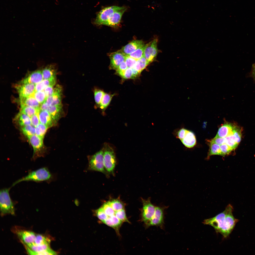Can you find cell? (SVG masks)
I'll return each instance as SVG.
<instances>
[{
    "instance_id": "cell-1",
    "label": "cell",
    "mask_w": 255,
    "mask_h": 255,
    "mask_svg": "<svg viewBox=\"0 0 255 255\" xmlns=\"http://www.w3.org/2000/svg\"><path fill=\"white\" fill-rule=\"evenodd\" d=\"M233 208L228 204L225 210L215 216L204 220L203 223L212 226L217 233H219L223 238L228 237L234 229L239 220L234 216Z\"/></svg>"
},
{
    "instance_id": "cell-2",
    "label": "cell",
    "mask_w": 255,
    "mask_h": 255,
    "mask_svg": "<svg viewBox=\"0 0 255 255\" xmlns=\"http://www.w3.org/2000/svg\"><path fill=\"white\" fill-rule=\"evenodd\" d=\"M101 207L102 209L97 214L98 219L104 224L114 229L119 233V229L123 223L116 216V213L118 211L114 210L107 202L104 203Z\"/></svg>"
},
{
    "instance_id": "cell-3",
    "label": "cell",
    "mask_w": 255,
    "mask_h": 255,
    "mask_svg": "<svg viewBox=\"0 0 255 255\" xmlns=\"http://www.w3.org/2000/svg\"><path fill=\"white\" fill-rule=\"evenodd\" d=\"M52 175L47 168L44 167L29 172L26 176L14 182L12 187L23 181H32L36 182L48 181L51 179Z\"/></svg>"
},
{
    "instance_id": "cell-4",
    "label": "cell",
    "mask_w": 255,
    "mask_h": 255,
    "mask_svg": "<svg viewBox=\"0 0 255 255\" xmlns=\"http://www.w3.org/2000/svg\"><path fill=\"white\" fill-rule=\"evenodd\" d=\"M9 189L10 188H5L0 190V207L2 215L15 214L14 206L9 195Z\"/></svg>"
},
{
    "instance_id": "cell-5",
    "label": "cell",
    "mask_w": 255,
    "mask_h": 255,
    "mask_svg": "<svg viewBox=\"0 0 255 255\" xmlns=\"http://www.w3.org/2000/svg\"><path fill=\"white\" fill-rule=\"evenodd\" d=\"M173 134L186 147L192 148L196 144V140L194 134L184 128L176 129L174 131Z\"/></svg>"
},
{
    "instance_id": "cell-6",
    "label": "cell",
    "mask_w": 255,
    "mask_h": 255,
    "mask_svg": "<svg viewBox=\"0 0 255 255\" xmlns=\"http://www.w3.org/2000/svg\"><path fill=\"white\" fill-rule=\"evenodd\" d=\"M102 149L103 152L105 168L108 172H113L116 163L115 155L114 150L107 143L104 144Z\"/></svg>"
},
{
    "instance_id": "cell-7",
    "label": "cell",
    "mask_w": 255,
    "mask_h": 255,
    "mask_svg": "<svg viewBox=\"0 0 255 255\" xmlns=\"http://www.w3.org/2000/svg\"><path fill=\"white\" fill-rule=\"evenodd\" d=\"M150 197L147 199H142L143 207L141 210V218L145 226H148L153 217L155 210L156 206L151 202Z\"/></svg>"
},
{
    "instance_id": "cell-8",
    "label": "cell",
    "mask_w": 255,
    "mask_h": 255,
    "mask_svg": "<svg viewBox=\"0 0 255 255\" xmlns=\"http://www.w3.org/2000/svg\"><path fill=\"white\" fill-rule=\"evenodd\" d=\"M105 168L102 149L89 158L88 169L104 173Z\"/></svg>"
},
{
    "instance_id": "cell-9",
    "label": "cell",
    "mask_w": 255,
    "mask_h": 255,
    "mask_svg": "<svg viewBox=\"0 0 255 255\" xmlns=\"http://www.w3.org/2000/svg\"><path fill=\"white\" fill-rule=\"evenodd\" d=\"M121 7L113 6L104 8L97 14L94 23L98 26L103 25L115 11Z\"/></svg>"
},
{
    "instance_id": "cell-10",
    "label": "cell",
    "mask_w": 255,
    "mask_h": 255,
    "mask_svg": "<svg viewBox=\"0 0 255 255\" xmlns=\"http://www.w3.org/2000/svg\"><path fill=\"white\" fill-rule=\"evenodd\" d=\"M40 109L46 110L50 114L54 125H56L59 119L62 117L63 114L62 104L53 106H48L45 103L41 105Z\"/></svg>"
},
{
    "instance_id": "cell-11",
    "label": "cell",
    "mask_w": 255,
    "mask_h": 255,
    "mask_svg": "<svg viewBox=\"0 0 255 255\" xmlns=\"http://www.w3.org/2000/svg\"><path fill=\"white\" fill-rule=\"evenodd\" d=\"M158 40L155 38L149 43L146 44L144 50V56L149 64L154 60L157 54Z\"/></svg>"
},
{
    "instance_id": "cell-12",
    "label": "cell",
    "mask_w": 255,
    "mask_h": 255,
    "mask_svg": "<svg viewBox=\"0 0 255 255\" xmlns=\"http://www.w3.org/2000/svg\"><path fill=\"white\" fill-rule=\"evenodd\" d=\"M166 206H156L154 214L149 222L147 227L152 226L162 228L164 223V213Z\"/></svg>"
},
{
    "instance_id": "cell-13",
    "label": "cell",
    "mask_w": 255,
    "mask_h": 255,
    "mask_svg": "<svg viewBox=\"0 0 255 255\" xmlns=\"http://www.w3.org/2000/svg\"><path fill=\"white\" fill-rule=\"evenodd\" d=\"M126 9V7H121L120 8L115 11L103 25L115 28L118 26L122 15Z\"/></svg>"
},
{
    "instance_id": "cell-14",
    "label": "cell",
    "mask_w": 255,
    "mask_h": 255,
    "mask_svg": "<svg viewBox=\"0 0 255 255\" xmlns=\"http://www.w3.org/2000/svg\"><path fill=\"white\" fill-rule=\"evenodd\" d=\"M126 56L120 50L111 53L109 55L110 69L116 70L120 64L125 61Z\"/></svg>"
},
{
    "instance_id": "cell-15",
    "label": "cell",
    "mask_w": 255,
    "mask_h": 255,
    "mask_svg": "<svg viewBox=\"0 0 255 255\" xmlns=\"http://www.w3.org/2000/svg\"><path fill=\"white\" fill-rule=\"evenodd\" d=\"M62 88L59 85H57L54 88L53 94L48 97L44 102L48 106H53L61 104Z\"/></svg>"
},
{
    "instance_id": "cell-16",
    "label": "cell",
    "mask_w": 255,
    "mask_h": 255,
    "mask_svg": "<svg viewBox=\"0 0 255 255\" xmlns=\"http://www.w3.org/2000/svg\"><path fill=\"white\" fill-rule=\"evenodd\" d=\"M16 233L22 243L26 246L33 243L36 235L32 231L26 230H18Z\"/></svg>"
},
{
    "instance_id": "cell-17",
    "label": "cell",
    "mask_w": 255,
    "mask_h": 255,
    "mask_svg": "<svg viewBox=\"0 0 255 255\" xmlns=\"http://www.w3.org/2000/svg\"><path fill=\"white\" fill-rule=\"evenodd\" d=\"M16 87L20 98L30 96L35 91V84H21Z\"/></svg>"
},
{
    "instance_id": "cell-18",
    "label": "cell",
    "mask_w": 255,
    "mask_h": 255,
    "mask_svg": "<svg viewBox=\"0 0 255 255\" xmlns=\"http://www.w3.org/2000/svg\"><path fill=\"white\" fill-rule=\"evenodd\" d=\"M43 80L42 70H38L31 72L27 77L21 81V84L31 83L35 85Z\"/></svg>"
},
{
    "instance_id": "cell-19",
    "label": "cell",
    "mask_w": 255,
    "mask_h": 255,
    "mask_svg": "<svg viewBox=\"0 0 255 255\" xmlns=\"http://www.w3.org/2000/svg\"><path fill=\"white\" fill-rule=\"evenodd\" d=\"M144 45L142 40H134L123 47L120 50L125 55H128Z\"/></svg>"
},
{
    "instance_id": "cell-20",
    "label": "cell",
    "mask_w": 255,
    "mask_h": 255,
    "mask_svg": "<svg viewBox=\"0 0 255 255\" xmlns=\"http://www.w3.org/2000/svg\"><path fill=\"white\" fill-rule=\"evenodd\" d=\"M235 126L230 123H225L219 128L216 136L225 137L233 134Z\"/></svg>"
},
{
    "instance_id": "cell-21",
    "label": "cell",
    "mask_w": 255,
    "mask_h": 255,
    "mask_svg": "<svg viewBox=\"0 0 255 255\" xmlns=\"http://www.w3.org/2000/svg\"><path fill=\"white\" fill-rule=\"evenodd\" d=\"M28 138L33 149V156L42 147L43 139L36 134L29 137Z\"/></svg>"
},
{
    "instance_id": "cell-22",
    "label": "cell",
    "mask_w": 255,
    "mask_h": 255,
    "mask_svg": "<svg viewBox=\"0 0 255 255\" xmlns=\"http://www.w3.org/2000/svg\"><path fill=\"white\" fill-rule=\"evenodd\" d=\"M39 116L40 123L45 125L48 128L54 125L51 116L47 111L40 109Z\"/></svg>"
},
{
    "instance_id": "cell-23",
    "label": "cell",
    "mask_w": 255,
    "mask_h": 255,
    "mask_svg": "<svg viewBox=\"0 0 255 255\" xmlns=\"http://www.w3.org/2000/svg\"><path fill=\"white\" fill-rule=\"evenodd\" d=\"M43 79H56V69L53 64H50L42 70Z\"/></svg>"
},
{
    "instance_id": "cell-24",
    "label": "cell",
    "mask_w": 255,
    "mask_h": 255,
    "mask_svg": "<svg viewBox=\"0 0 255 255\" xmlns=\"http://www.w3.org/2000/svg\"><path fill=\"white\" fill-rule=\"evenodd\" d=\"M21 106H26L40 109L41 104L33 97L20 98Z\"/></svg>"
},
{
    "instance_id": "cell-25",
    "label": "cell",
    "mask_w": 255,
    "mask_h": 255,
    "mask_svg": "<svg viewBox=\"0 0 255 255\" xmlns=\"http://www.w3.org/2000/svg\"><path fill=\"white\" fill-rule=\"evenodd\" d=\"M21 127L31 125L30 117L26 114L20 111L16 116L15 119Z\"/></svg>"
},
{
    "instance_id": "cell-26",
    "label": "cell",
    "mask_w": 255,
    "mask_h": 255,
    "mask_svg": "<svg viewBox=\"0 0 255 255\" xmlns=\"http://www.w3.org/2000/svg\"><path fill=\"white\" fill-rule=\"evenodd\" d=\"M56 79H43L40 82L35 85V91L43 90L47 87L54 86L55 84Z\"/></svg>"
},
{
    "instance_id": "cell-27",
    "label": "cell",
    "mask_w": 255,
    "mask_h": 255,
    "mask_svg": "<svg viewBox=\"0 0 255 255\" xmlns=\"http://www.w3.org/2000/svg\"><path fill=\"white\" fill-rule=\"evenodd\" d=\"M149 64L145 58L143 56L137 60L135 65L133 68L140 74L142 71Z\"/></svg>"
},
{
    "instance_id": "cell-28",
    "label": "cell",
    "mask_w": 255,
    "mask_h": 255,
    "mask_svg": "<svg viewBox=\"0 0 255 255\" xmlns=\"http://www.w3.org/2000/svg\"><path fill=\"white\" fill-rule=\"evenodd\" d=\"M214 155H218L221 156L220 150V145L210 141V149L207 159L209 158L210 156Z\"/></svg>"
},
{
    "instance_id": "cell-29",
    "label": "cell",
    "mask_w": 255,
    "mask_h": 255,
    "mask_svg": "<svg viewBox=\"0 0 255 255\" xmlns=\"http://www.w3.org/2000/svg\"><path fill=\"white\" fill-rule=\"evenodd\" d=\"M114 94L105 93L100 104V108L104 110L109 105Z\"/></svg>"
},
{
    "instance_id": "cell-30",
    "label": "cell",
    "mask_w": 255,
    "mask_h": 255,
    "mask_svg": "<svg viewBox=\"0 0 255 255\" xmlns=\"http://www.w3.org/2000/svg\"><path fill=\"white\" fill-rule=\"evenodd\" d=\"M40 109L34 107L26 106H21L20 111L24 113L30 117L39 112Z\"/></svg>"
},
{
    "instance_id": "cell-31",
    "label": "cell",
    "mask_w": 255,
    "mask_h": 255,
    "mask_svg": "<svg viewBox=\"0 0 255 255\" xmlns=\"http://www.w3.org/2000/svg\"><path fill=\"white\" fill-rule=\"evenodd\" d=\"M50 240L46 237L40 234H36L33 243L31 245H42L50 244Z\"/></svg>"
},
{
    "instance_id": "cell-32",
    "label": "cell",
    "mask_w": 255,
    "mask_h": 255,
    "mask_svg": "<svg viewBox=\"0 0 255 255\" xmlns=\"http://www.w3.org/2000/svg\"><path fill=\"white\" fill-rule=\"evenodd\" d=\"M21 129L23 134L28 138L35 134V128L31 124L22 127Z\"/></svg>"
},
{
    "instance_id": "cell-33",
    "label": "cell",
    "mask_w": 255,
    "mask_h": 255,
    "mask_svg": "<svg viewBox=\"0 0 255 255\" xmlns=\"http://www.w3.org/2000/svg\"><path fill=\"white\" fill-rule=\"evenodd\" d=\"M146 46V44L144 45L129 54L128 56L137 60L140 59L144 56V52Z\"/></svg>"
},
{
    "instance_id": "cell-34",
    "label": "cell",
    "mask_w": 255,
    "mask_h": 255,
    "mask_svg": "<svg viewBox=\"0 0 255 255\" xmlns=\"http://www.w3.org/2000/svg\"><path fill=\"white\" fill-rule=\"evenodd\" d=\"M30 96L34 97L41 104L44 103L47 98L43 91H35Z\"/></svg>"
},
{
    "instance_id": "cell-35",
    "label": "cell",
    "mask_w": 255,
    "mask_h": 255,
    "mask_svg": "<svg viewBox=\"0 0 255 255\" xmlns=\"http://www.w3.org/2000/svg\"><path fill=\"white\" fill-rule=\"evenodd\" d=\"M113 209L116 211H118L124 209V204L120 200H114L107 202Z\"/></svg>"
},
{
    "instance_id": "cell-36",
    "label": "cell",
    "mask_w": 255,
    "mask_h": 255,
    "mask_svg": "<svg viewBox=\"0 0 255 255\" xmlns=\"http://www.w3.org/2000/svg\"><path fill=\"white\" fill-rule=\"evenodd\" d=\"M225 137V143L229 146L233 150L237 146L238 144L233 134Z\"/></svg>"
},
{
    "instance_id": "cell-37",
    "label": "cell",
    "mask_w": 255,
    "mask_h": 255,
    "mask_svg": "<svg viewBox=\"0 0 255 255\" xmlns=\"http://www.w3.org/2000/svg\"><path fill=\"white\" fill-rule=\"evenodd\" d=\"M48 128L46 126L40 123L35 127L36 135L43 139Z\"/></svg>"
},
{
    "instance_id": "cell-38",
    "label": "cell",
    "mask_w": 255,
    "mask_h": 255,
    "mask_svg": "<svg viewBox=\"0 0 255 255\" xmlns=\"http://www.w3.org/2000/svg\"><path fill=\"white\" fill-rule=\"evenodd\" d=\"M105 94L103 91L99 89H95L94 91V99L96 103L100 105L102 97Z\"/></svg>"
},
{
    "instance_id": "cell-39",
    "label": "cell",
    "mask_w": 255,
    "mask_h": 255,
    "mask_svg": "<svg viewBox=\"0 0 255 255\" xmlns=\"http://www.w3.org/2000/svg\"><path fill=\"white\" fill-rule=\"evenodd\" d=\"M221 156L224 157L228 155L233 150L232 149L225 143L220 145Z\"/></svg>"
},
{
    "instance_id": "cell-40",
    "label": "cell",
    "mask_w": 255,
    "mask_h": 255,
    "mask_svg": "<svg viewBox=\"0 0 255 255\" xmlns=\"http://www.w3.org/2000/svg\"><path fill=\"white\" fill-rule=\"evenodd\" d=\"M137 60L128 55H126L125 62L128 68H133L136 63Z\"/></svg>"
},
{
    "instance_id": "cell-41",
    "label": "cell",
    "mask_w": 255,
    "mask_h": 255,
    "mask_svg": "<svg viewBox=\"0 0 255 255\" xmlns=\"http://www.w3.org/2000/svg\"><path fill=\"white\" fill-rule=\"evenodd\" d=\"M128 67L125 61L122 63L116 70V73L121 76L123 72Z\"/></svg>"
},
{
    "instance_id": "cell-42",
    "label": "cell",
    "mask_w": 255,
    "mask_h": 255,
    "mask_svg": "<svg viewBox=\"0 0 255 255\" xmlns=\"http://www.w3.org/2000/svg\"><path fill=\"white\" fill-rule=\"evenodd\" d=\"M39 112L33 115L30 117L31 125L35 128L40 123L39 118Z\"/></svg>"
},
{
    "instance_id": "cell-43",
    "label": "cell",
    "mask_w": 255,
    "mask_h": 255,
    "mask_svg": "<svg viewBox=\"0 0 255 255\" xmlns=\"http://www.w3.org/2000/svg\"><path fill=\"white\" fill-rule=\"evenodd\" d=\"M132 68H128L123 72L121 76L124 79H132Z\"/></svg>"
},
{
    "instance_id": "cell-44",
    "label": "cell",
    "mask_w": 255,
    "mask_h": 255,
    "mask_svg": "<svg viewBox=\"0 0 255 255\" xmlns=\"http://www.w3.org/2000/svg\"><path fill=\"white\" fill-rule=\"evenodd\" d=\"M219 145L225 143V137H220L215 136L211 141Z\"/></svg>"
},
{
    "instance_id": "cell-45",
    "label": "cell",
    "mask_w": 255,
    "mask_h": 255,
    "mask_svg": "<svg viewBox=\"0 0 255 255\" xmlns=\"http://www.w3.org/2000/svg\"><path fill=\"white\" fill-rule=\"evenodd\" d=\"M54 86H49L47 87L44 90L47 98L52 95L54 92Z\"/></svg>"
},
{
    "instance_id": "cell-46",
    "label": "cell",
    "mask_w": 255,
    "mask_h": 255,
    "mask_svg": "<svg viewBox=\"0 0 255 255\" xmlns=\"http://www.w3.org/2000/svg\"><path fill=\"white\" fill-rule=\"evenodd\" d=\"M250 76L255 81V63L252 64Z\"/></svg>"
}]
</instances>
